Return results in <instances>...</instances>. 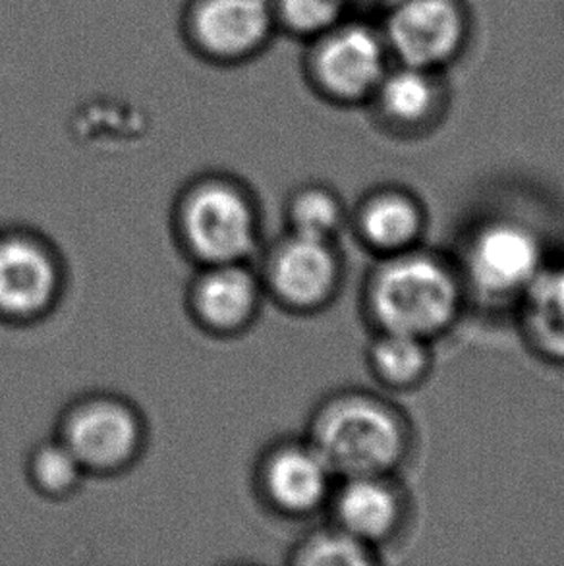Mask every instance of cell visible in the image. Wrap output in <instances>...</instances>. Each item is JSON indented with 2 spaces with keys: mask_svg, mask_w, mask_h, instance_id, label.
Returning <instances> with one entry per match:
<instances>
[{
  "mask_svg": "<svg viewBox=\"0 0 564 566\" xmlns=\"http://www.w3.org/2000/svg\"><path fill=\"white\" fill-rule=\"evenodd\" d=\"M25 478L41 497L64 501L76 495L90 475L69 447L53 436L31 447L25 459Z\"/></svg>",
  "mask_w": 564,
  "mask_h": 566,
  "instance_id": "obj_15",
  "label": "cell"
},
{
  "mask_svg": "<svg viewBox=\"0 0 564 566\" xmlns=\"http://www.w3.org/2000/svg\"><path fill=\"white\" fill-rule=\"evenodd\" d=\"M290 563L307 566L367 565L366 544L343 528L315 532L290 552Z\"/></svg>",
  "mask_w": 564,
  "mask_h": 566,
  "instance_id": "obj_20",
  "label": "cell"
},
{
  "mask_svg": "<svg viewBox=\"0 0 564 566\" xmlns=\"http://www.w3.org/2000/svg\"><path fill=\"white\" fill-rule=\"evenodd\" d=\"M338 528L354 537L374 542L385 537L398 521V501L395 493L375 480V475L346 478L335 497Z\"/></svg>",
  "mask_w": 564,
  "mask_h": 566,
  "instance_id": "obj_14",
  "label": "cell"
},
{
  "mask_svg": "<svg viewBox=\"0 0 564 566\" xmlns=\"http://www.w3.org/2000/svg\"><path fill=\"white\" fill-rule=\"evenodd\" d=\"M279 38L300 45L358 12L352 0H269Z\"/></svg>",
  "mask_w": 564,
  "mask_h": 566,
  "instance_id": "obj_17",
  "label": "cell"
},
{
  "mask_svg": "<svg viewBox=\"0 0 564 566\" xmlns=\"http://www.w3.org/2000/svg\"><path fill=\"white\" fill-rule=\"evenodd\" d=\"M374 368L379 376L393 385L412 382L424 374L427 366L426 348L420 337L385 331L372 353Z\"/></svg>",
  "mask_w": 564,
  "mask_h": 566,
  "instance_id": "obj_21",
  "label": "cell"
},
{
  "mask_svg": "<svg viewBox=\"0 0 564 566\" xmlns=\"http://www.w3.org/2000/svg\"><path fill=\"white\" fill-rule=\"evenodd\" d=\"M397 64L450 72L476 38L468 0H390L375 14Z\"/></svg>",
  "mask_w": 564,
  "mask_h": 566,
  "instance_id": "obj_5",
  "label": "cell"
},
{
  "mask_svg": "<svg viewBox=\"0 0 564 566\" xmlns=\"http://www.w3.org/2000/svg\"><path fill=\"white\" fill-rule=\"evenodd\" d=\"M393 64L377 18L354 12L302 45L300 76L328 107L366 108Z\"/></svg>",
  "mask_w": 564,
  "mask_h": 566,
  "instance_id": "obj_2",
  "label": "cell"
},
{
  "mask_svg": "<svg viewBox=\"0 0 564 566\" xmlns=\"http://www.w3.org/2000/svg\"><path fill=\"white\" fill-rule=\"evenodd\" d=\"M352 2H354V8L358 12H364V14H372L374 12V14H377L390 0H352Z\"/></svg>",
  "mask_w": 564,
  "mask_h": 566,
  "instance_id": "obj_22",
  "label": "cell"
},
{
  "mask_svg": "<svg viewBox=\"0 0 564 566\" xmlns=\"http://www.w3.org/2000/svg\"><path fill=\"white\" fill-rule=\"evenodd\" d=\"M362 230L377 248L397 250L418 234L420 211L405 196L385 193L367 203L362 213Z\"/></svg>",
  "mask_w": 564,
  "mask_h": 566,
  "instance_id": "obj_18",
  "label": "cell"
},
{
  "mask_svg": "<svg viewBox=\"0 0 564 566\" xmlns=\"http://www.w3.org/2000/svg\"><path fill=\"white\" fill-rule=\"evenodd\" d=\"M307 441L344 478L377 475L403 454V431L393 413L366 398L343 397L315 412Z\"/></svg>",
  "mask_w": 564,
  "mask_h": 566,
  "instance_id": "obj_6",
  "label": "cell"
},
{
  "mask_svg": "<svg viewBox=\"0 0 564 566\" xmlns=\"http://www.w3.org/2000/svg\"><path fill=\"white\" fill-rule=\"evenodd\" d=\"M284 214L289 232L331 240L341 224V203L325 186L305 185L290 193Z\"/></svg>",
  "mask_w": 564,
  "mask_h": 566,
  "instance_id": "obj_19",
  "label": "cell"
},
{
  "mask_svg": "<svg viewBox=\"0 0 564 566\" xmlns=\"http://www.w3.org/2000/svg\"><path fill=\"white\" fill-rule=\"evenodd\" d=\"M470 275L493 294L526 289L542 271L540 244L519 224H493L481 230L470 250Z\"/></svg>",
  "mask_w": 564,
  "mask_h": 566,
  "instance_id": "obj_13",
  "label": "cell"
},
{
  "mask_svg": "<svg viewBox=\"0 0 564 566\" xmlns=\"http://www.w3.org/2000/svg\"><path fill=\"white\" fill-rule=\"evenodd\" d=\"M173 234L199 265L253 261L261 250V209L255 191L227 170L190 178L173 203Z\"/></svg>",
  "mask_w": 564,
  "mask_h": 566,
  "instance_id": "obj_1",
  "label": "cell"
},
{
  "mask_svg": "<svg viewBox=\"0 0 564 566\" xmlns=\"http://www.w3.org/2000/svg\"><path fill=\"white\" fill-rule=\"evenodd\" d=\"M255 269L265 298L289 312L317 310L338 283V260L331 240L296 232H286L268 248L261 245Z\"/></svg>",
  "mask_w": 564,
  "mask_h": 566,
  "instance_id": "obj_9",
  "label": "cell"
},
{
  "mask_svg": "<svg viewBox=\"0 0 564 566\" xmlns=\"http://www.w3.org/2000/svg\"><path fill=\"white\" fill-rule=\"evenodd\" d=\"M335 472L307 439L268 444L253 467V491L261 505L286 518L315 513L331 493Z\"/></svg>",
  "mask_w": 564,
  "mask_h": 566,
  "instance_id": "obj_10",
  "label": "cell"
},
{
  "mask_svg": "<svg viewBox=\"0 0 564 566\" xmlns=\"http://www.w3.org/2000/svg\"><path fill=\"white\" fill-rule=\"evenodd\" d=\"M54 436L80 460L87 475L124 474L145 451L147 423L130 398L92 390L62 408Z\"/></svg>",
  "mask_w": 564,
  "mask_h": 566,
  "instance_id": "obj_3",
  "label": "cell"
},
{
  "mask_svg": "<svg viewBox=\"0 0 564 566\" xmlns=\"http://www.w3.org/2000/svg\"><path fill=\"white\" fill-rule=\"evenodd\" d=\"M526 289L530 329L543 350L564 358V268L540 271Z\"/></svg>",
  "mask_w": 564,
  "mask_h": 566,
  "instance_id": "obj_16",
  "label": "cell"
},
{
  "mask_svg": "<svg viewBox=\"0 0 564 566\" xmlns=\"http://www.w3.org/2000/svg\"><path fill=\"white\" fill-rule=\"evenodd\" d=\"M265 292L253 261L199 265L186 289V310L199 329L232 338L252 329Z\"/></svg>",
  "mask_w": 564,
  "mask_h": 566,
  "instance_id": "obj_11",
  "label": "cell"
},
{
  "mask_svg": "<svg viewBox=\"0 0 564 566\" xmlns=\"http://www.w3.org/2000/svg\"><path fill=\"white\" fill-rule=\"evenodd\" d=\"M178 39L211 69H242L260 61L279 38L269 0H184Z\"/></svg>",
  "mask_w": 564,
  "mask_h": 566,
  "instance_id": "obj_4",
  "label": "cell"
},
{
  "mask_svg": "<svg viewBox=\"0 0 564 566\" xmlns=\"http://www.w3.org/2000/svg\"><path fill=\"white\" fill-rule=\"evenodd\" d=\"M66 269L56 245L28 227L0 229V323L30 327L61 304Z\"/></svg>",
  "mask_w": 564,
  "mask_h": 566,
  "instance_id": "obj_8",
  "label": "cell"
},
{
  "mask_svg": "<svg viewBox=\"0 0 564 566\" xmlns=\"http://www.w3.org/2000/svg\"><path fill=\"white\" fill-rule=\"evenodd\" d=\"M452 107L449 72L393 64L366 108L383 130L412 138L435 130Z\"/></svg>",
  "mask_w": 564,
  "mask_h": 566,
  "instance_id": "obj_12",
  "label": "cell"
},
{
  "mask_svg": "<svg viewBox=\"0 0 564 566\" xmlns=\"http://www.w3.org/2000/svg\"><path fill=\"white\" fill-rule=\"evenodd\" d=\"M455 279L437 261L405 255L377 273L372 310L385 331L424 338L449 325L457 314Z\"/></svg>",
  "mask_w": 564,
  "mask_h": 566,
  "instance_id": "obj_7",
  "label": "cell"
}]
</instances>
